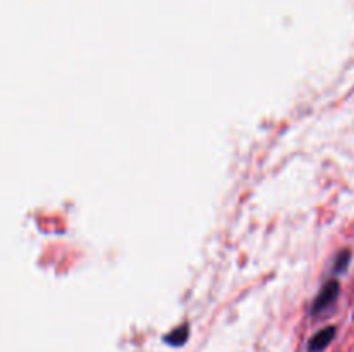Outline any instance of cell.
I'll return each mask as SVG.
<instances>
[{
	"mask_svg": "<svg viewBox=\"0 0 354 352\" xmlns=\"http://www.w3.org/2000/svg\"><path fill=\"white\" fill-rule=\"evenodd\" d=\"M339 293H341V283H339V280H328V282L322 286L318 295L315 297L313 304H311V314H313V316H322L324 313H327V311L330 309V307H334V304L337 302Z\"/></svg>",
	"mask_w": 354,
	"mask_h": 352,
	"instance_id": "6da1fadb",
	"label": "cell"
},
{
	"mask_svg": "<svg viewBox=\"0 0 354 352\" xmlns=\"http://www.w3.org/2000/svg\"><path fill=\"white\" fill-rule=\"evenodd\" d=\"M335 335H337V326H334V324L318 330L317 333L308 340V352H324L325 349L334 342Z\"/></svg>",
	"mask_w": 354,
	"mask_h": 352,
	"instance_id": "7a4b0ae2",
	"label": "cell"
},
{
	"mask_svg": "<svg viewBox=\"0 0 354 352\" xmlns=\"http://www.w3.org/2000/svg\"><path fill=\"white\" fill-rule=\"evenodd\" d=\"M189 337H190L189 323H183L180 324V326H176L175 330L169 331V333H166L165 337H162V342L168 344L169 347H183V345L187 344V340H189Z\"/></svg>",
	"mask_w": 354,
	"mask_h": 352,
	"instance_id": "3957f363",
	"label": "cell"
},
{
	"mask_svg": "<svg viewBox=\"0 0 354 352\" xmlns=\"http://www.w3.org/2000/svg\"><path fill=\"white\" fill-rule=\"evenodd\" d=\"M351 257H353L351 251H349V248H342V251L335 255L334 269H332V271H334L335 275H341V273H344L346 269H348L349 262H351Z\"/></svg>",
	"mask_w": 354,
	"mask_h": 352,
	"instance_id": "277c9868",
	"label": "cell"
}]
</instances>
